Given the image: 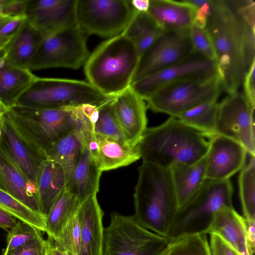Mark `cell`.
Instances as JSON below:
<instances>
[{
	"instance_id": "cell-7",
	"label": "cell",
	"mask_w": 255,
	"mask_h": 255,
	"mask_svg": "<svg viewBox=\"0 0 255 255\" xmlns=\"http://www.w3.org/2000/svg\"><path fill=\"white\" fill-rule=\"evenodd\" d=\"M233 193L229 179H206L189 201L178 210L168 238L203 232L218 211L225 206H233Z\"/></svg>"
},
{
	"instance_id": "cell-5",
	"label": "cell",
	"mask_w": 255,
	"mask_h": 255,
	"mask_svg": "<svg viewBox=\"0 0 255 255\" xmlns=\"http://www.w3.org/2000/svg\"><path fill=\"white\" fill-rule=\"evenodd\" d=\"M223 91L220 78L215 73L164 86L144 100L153 112L177 118L196 106L217 101Z\"/></svg>"
},
{
	"instance_id": "cell-47",
	"label": "cell",
	"mask_w": 255,
	"mask_h": 255,
	"mask_svg": "<svg viewBox=\"0 0 255 255\" xmlns=\"http://www.w3.org/2000/svg\"><path fill=\"white\" fill-rule=\"evenodd\" d=\"M246 223L248 250L249 255H254L255 251V221H249L246 222Z\"/></svg>"
},
{
	"instance_id": "cell-45",
	"label": "cell",
	"mask_w": 255,
	"mask_h": 255,
	"mask_svg": "<svg viewBox=\"0 0 255 255\" xmlns=\"http://www.w3.org/2000/svg\"><path fill=\"white\" fill-rule=\"evenodd\" d=\"M28 0H5L3 13L8 16L26 15Z\"/></svg>"
},
{
	"instance_id": "cell-25",
	"label": "cell",
	"mask_w": 255,
	"mask_h": 255,
	"mask_svg": "<svg viewBox=\"0 0 255 255\" xmlns=\"http://www.w3.org/2000/svg\"><path fill=\"white\" fill-rule=\"evenodd\" d=\"M43 39L26 19L2 51L1 56L7 65L29 69Z\"/></svg>"
},
{
	"instance_id": "cell-8",
	"label": "cell",
	"mask_w": 255,
	"mask_h": 255,
	"mask_svg": "<svg viewBox=\"0 0 255 255\" xmlns=\"http://www.w3.org/2000/svg\"><path fill=\"white\" fill-rule=\"evenodd\" d=\"M168 240L143 227L134 215L114 212L104 229L103 255H158Z\"/></svg>"
},
{
	"instance_id": "cell-36",
	"label": "cell",
	"mask_w": 255,
	"mask_h": 255,
	"mask_svg": "<svg viewBox=\"0 0 255 255\" xmlns=\"http://www.w3.org/2000/svg\"><path fill=\"white\" fill-rule=\"evenodd\" d=\"M77 212L68 222L58 238L54 239L58 246L72 255H78L80 247L81 226Z\"/></svg>"
},
{
	"instance_id": "cell-9",
	"label": "cell",
	"mask_w": 255,
	"mask_h": 255,
	"mask_svg": "<svg viewBox=\"0 0 255 255\" xmlns=\"http://www.w3.org/2000/svg\"><path fill=\"white\" fill-rule=\"evenodd\" d=\"M87 37L77 24L44 38L29 69L32 71L52 68H79L90 54Z\"/></svg>"
},
{
	"instance_id": "cell-23",
	"label": "cell",
	"mask_w": 255,
	"mask_h": 255,
	"mask_svg": "<svg viewBox=\"0 0 255 255\" xmlns=\"http://www.w3.org/2000/svg\"><path fill=\"white\" fill-rule=\"evenodd\" d=\"M196 8L186 0H149L148 14L163 31L189 30Z\"/></svg>"
},
{
	"instance_id": "cell-6",
	"label": "cell",
	"mask_w": 255,
	"mask_h": 255,
	"mask_svg": "<svg viewBox=\"0 0 255 255\" xmlns=\"http://www.w3.org/2000/svg\"><path fill=\"white\" fill-rule=\"evenodd\" d=\"M110 98L88 82L38 77L20 96L15 105L60 109L84 104L99 105Z\"/></svg>"
},
{
	"instance_id": "cell-14",
	"label": "cell",
	"mask_w": 255,
	"mask_h": 255,
	"mask_svg": "<svg viewBox=\"0 0 255 255\" xmlns=\"http://www.w3.org/2000/svg\"><path fill=\"white\" fill-rule=\"evenodd\" d=\"M189 30L163 31L140 57L132 83L178 62L193 53Z\"/></svg>"
},
{
	"instance_id": "cell-19",
	"label": "cell",
	"mask_w": 255,
	"mask_h": 255,
	"mask_svg": "<svg viewBox=\"0 0 255 255\" xmlns=\"http://www.w3.org/2000/svg\"><path fill=\"white\" fill-rule=\"evenodd\" d=\"M84 144L102 172L127 166L140 158L136 146L92 131H85Z\"/></svg>"
},
{
	"instance_id": "cell-16",
	"label": "cell",
	"mask_w": 255,
	"mask_h": 255,
	"mask_svg": "<svg viewBox=\"0 0 255 255\" xmlns=\"http://www.w3.org/2000/svg\"><path fill=\"white\" fill-rule=\"evenodd\" d=\"M77 0H28L26 15L44 38L77 24Z\"/></svg>"
},
{
	"instance_id": "cell-42",
	"label": "cell",
	"mask_w": 255,
	"mask_h": 255,
	"mask_svg": "<svg viewBox=\"0 0 255 255\" xmlns=\"http://www.w3.org/2000/svg\"><path fill=\"white\" fill-rule=\"evenodd\" d=\"M255 61L250 66L242 84L243 86V95L251 105L254 108H255Z\"/></svg>"
},
{
	"instance_id": "cell-46",
	"label": "cell",
	"mask_w": 255,
	"mask_h": 255,
	"mask_svg": "<svg viewBox=\"0 0 255 255\" xmlns=\"http://www.w3.org/2000/svg\"><path fill=\"white\" fill-rule=\"evenodd\" d=\"M213 0H206L204 3L196 10L193 24L202 28H205L208 19L211 15Z\"/></svg>"
},
{
	"instance_id": "cell-41",
	"label": "cell",
	"mask_w": 255,
	"mask_h": 255,
	"mask_svg": "<svg viewBox=\"0 0 255 255\" xmlns=\"http://www.w3.org/2000/svg\"><path fill=\"white\" fill-rule=\"evenodd\" d=\"M27 19L26 15L16 16H5L0 19V36L14 35Z\"/></svg>"
},
{
	"instance_id": "cell-4",
	"label": "cell",
	"mask_w": 255,
	"mask_h": 255,
	"mask_svg": "<svg viewBox=\"0 0 255 255\" xmlns=\"http://www.w3.org/2000/svg\"><path fill=\"white\" fill-rule=\"evenodd\" d=\"M139 60L134 42L123 33L108 39L92 52L84 65L88 82L107 97L130 87Z\"/></svg>"
},
{
	"instance_id": "cell-55",
	"label": "cell",
	"mask_w": 255,
	"mask_h": 255,
	"mask_svg": "<svg viewBox=\"0 0 255 255\" xmlns=\"http://www.w3.org/2000/svg\"><path fill=\"white\" fill-rule=\"evenodd\" d=\"M251 0V1H254L253 0ZM254 2H255V1H254Z\"/></svg>"
},
{
	"instance_id": "cell-12",
	"label": "cell",
	"mask_w": 255,
	"mask_h": 255,
	"mask_svg": "<svg viewBox=\"0 0 255 255\" xmlns=\"http://www.w3.org/2000/svg\"><path fill=\"white\" fill-rule=\"evenodd\" d=\"M215 134L237 141L250 156L255 155V108L243 93L228 94L218 103Z\"/></svg>"
},
{
	"instance_id": "cell-37",
	"label": "cell",
	"mask_w": 255,
	"mask_h": 255,
	"mask_svg": "<svg viewBox=\"0 0 255 255\" xmlns=\"http://www.w3.org/2000/svg\"><path fill=\"white\" fill-rule=\"evenodd\" d=\"M157 27H159L147 12H138L134 10L130 20L122 33L134 42L140 37Z\"/></svg>"
},
{
	"instance_id": "cell-30",
	"label": "cell",
	"mask_w": 255,
	"mask_h": 255,
	"mask_svg": "<svg viewBox=\"0 0 255 255\" xmlns=\"http://www.w3.org/2000/svg\"><path fill=\"white\" fill-rule=\"evenodd\" d=\"M66 189L54 203L45 218L46 233L56 239L61 231L77 213L81 203Z\"/></svg>"
},
{
	"instance_id": "cell-24",
	"label": "cell",
	"mask_w": 255,
	"mask_h": 255,
	"mask_svg": "<svg viewBox=\"0 0 255 255\" xmlns=\"http://www.w3.org/2000/svg\"><path fill=\"white\" fill-rule=\"evenodd\" d=\"M102 171L84 144L79 159L69 177L66 189L82 201L97 195Z\"/></svg>"
},
{
	"instance_id": "cell-28",
	"label": "cell",
	"mask_w": 255,
	"mask_h": 255,
	"mask_svg": "<svg viewBox=\"0 0 255 255\" xmlns=\"http://www.w3.org/2000/svg\"><path fill=\"white\" fill-rule=\"evenodd\" d=\"M38 77L28 69L6 64L0 57V99L8 108L16 104L20 96Z\"/></svg>"
},
{
	"instance_id": "cell-39",
	"label": "cell",
	"mask_w": 255,
	"mask_h": 255,
	"mask_svg": "<svg viewBox=\"0 0 255 255\" xmlns=\"http://www.w3.org/2000/svg\"><path fill=\"white\" fill-rule=\"evenodd\" d=\"M189 33L194 51L215 63L214 47L206 28L200 27L193 23L190 28Z\"/></svg>"
},
{
	"instance_id": "cell-50",
	"label": "cell",
	"mask_w": 255,
	"mask_h": 255,
	"mask_svg": "<svg viewBox=\"0 0 255 255\" xmlns=\"http://www.w3.org/2000/svg\"><path fill=\"white\" fill-rule=\"evenodd\" d=\"M132 8L138 12H147L149 6V0H130Z\"/></svg>"
},
{
	"instance_id": "cell-48",
	"label": "cell",
	"mask_w": 255,
	"mask_h": 255,
	"mask_svg": "<svg viewBox=\"0 0 255 255\" xmlns=\"http://www.w3.org/2000/svg\"><path fill=\"white\" fill-rule=\"evenodd\" d=\"M17 222L15 217L0 209V228L8 232Z\"/></svg>"
},
{
	"instance_id": "cell-11",
	"label": "cell",
	"mask_w": 255,
	"mask_h": 255,
	"mask_svg": "<svg viewBox=\"0 0 255 255\" xmlns=\"http://www.w3.org/2000/svg\"><path fill=\"white\" fill-rule=\"evenodd\" d=\"M77 106L54 109L15 105L10 108L46 151L81 124Z\"/></svg>"
},
{
	"instance_id": "cell-51",
	"label": "cell",
	"mask_w": 255,
	"mask_h": 255,
	"mask_svg": "<svg viewBox=\"0 0 255 255\" xmlns=\"http://www.w3.org/2000/svg\"><path fill=\"white\" fill-rule=\"evenodd\" d=\"M14 36L1 37L0 36V52L2 51L10 42Z\"/></svg>"
},
{
	"instance_id": "cell-3",
	"label": "cell",
	"mask_w": 255,
	"mask_h": 255,
	"mask_svg": "<svg viewBox=\"0 0 255 255\" xmlns=\"http://www.w3.org/2000/svg\"><path fill=\"white\" fill-rule=\"evenodd\" d=\"M138 173L134 216L147 230L168 238L178 208L170 169L142 162Z\"/></svg>"
},
{
	"instance_id": "cell-53",
	"label": "cell",
	"mask_w": 255,
	"mask_h": 255,
	"mask_svg": "<svg viewBox=\"0 0 255 255\" xmlns=\"http://www.w3.org/2000/svg\"><path fill=\"white\" fill-rule=\"evenodd\" d=\"M5 0H0V19L6 16L3 13V6Z\"/></svg>"
},
{
	"instance_id": "cell-35",
	"label": "cell",
	"mask_w": 255,
	"mask_h": 255,
	"mask_svg": "<svg viewBox=\"0 0 255 255\" xmlns=\"http://www.w3.org/2000/svg\"><path fill=\"white\" fill-rule=\"evenodd\" d=\"M112 98H110L99 105L98 117L94 127V132L102 135L126 141L113 112L111 104Z\"/></svg>"
},
{
	"instance_id": "cell-54",
	"label": "cell",
	"mask_w": 255,
	"mask_h": 255,
	"mask_svg": "<svg viewBox=\"0 0 255 255\" xmlns=\"http://www.w3.org/2000/svg\"><path fill=\"white\" fill-rule=\"evenodd\" d=\"M2 126H3V121H0V126L2 128Z\"/></svg>"
},
{
	"instance_id": "cell-26",
	"label": "cell",
	"mask_w": 255,
	"mask_h": 255,
	"mask_svg": "<svg viewBox=\"0 0 255 255\" xmlns=\"http://www.w3.org/2000/svg\"><path fill=\"white\" fill-rule=\"evenodd\" d=\"M67 176L63 167L47 159L42 164L37 180V196L41 214L46 218L51 207L65 190Z\"/></svg>"
},
{
	"instance_id": "cell-20",
	"label": "cell",
	"mask_w": 255,
	"mask_h": 255,
	"mask_svg": "<svg viewBox=\"0 0 255 255\" xmlns=\"http://www.w3.org/2000/svg\"><path fill=\"white\" fill-rule=\"evenodd\" d=\"M0 189L42 215L36 184L28 178L2 140L0 143Z\"/></svg>"
},
{
	"instance_id": "cell-15",
	"label": "cell",
	"mask_w": 255,
	"mask_h": 255,
	"mask_svg": "<svg viewBox=\"0 0 255 255\" xmlns=\"http://www.w3.org/2000/svg\"><path fill=\"white\" fill-rule=\"evenodd\" d=\"M217 73L216 64L195 52L186 58L132 83L130 87L144 100L164 86Z\"/></svg>"
},
{
	"instance_id": "cell-52",
	"label": "cell",
	"mask_w": 255,
	"mask_h": 255,
	"mask_svg": "<svg viewBox=\"0 0 255 255\" xmlns=\"http://www.w3.org/2000/svg\"><path fill=\"white\" fill-rule=\"evenodd\" d=\"M8 108L0 99V121H3L5 114L8 111Z\"/></svg>"
},
{
	"instance_id": "cell-18",
	"label": "cell",
	"mask_w": 255,
	"mask_h": 255,
	"mask_svg": "<svg viewBox=\"0 0 255 255\" xmlns=\"http://www.w3.org/2000/svg\"><path fill=\"white\" fill-rule=\"evenodd\" d=\"M111 104L126 140L135 146L147 128L145 101L130 87L113 97Z\"/></svg>"
},
{
	"instance_id": "cell-33",
	"label": "cell",
	"mask_w": 255,
	"mask_h": 255,
	"mask_svg": "<svg viewBox=\"0 0 255 255\" xmlns=\"http://www.w3.org/2000/svg\"><path fill=\"white\" fill-rule=\"evenodd\" d=\"M250 156L239 178L240 200L246 222L255 221V156Z\"/></svg>"
},
{
	"instance_id": "cell-44",
	"label": "cell",
	"mask_w": 255,
	"mask_h": 255,
	"mask_svg": "<svg viewBox=\"0 0 255 255\" xmlns=\"http://www.w3.org/2000/svg\"><path fill=\"white\" fill-rule=\"evenodd\" d=\"M163 30L157 27L134 41L140 57L151 46Z\"/></svg>"
},
{
	"instance_id": "cell-2",
	"label": "cell",
	"mask_w": 255,
	"mask_h": 255,
	"mask_svg": "<svg viewBox=\"0 0 255 255\" xmlns=\"http://www.w3.org/2000/svg\"><path fill=\"white\" fill-rule=\"evenodd\" d=\"M209 138L177 118L147 128L136 147L142 162L171 169L195 163L207 154Z\"/></svg>"
},
{
	"instance_id": "cell-21",
	"label": "cell",
	"mask_w": 255,
	"mask_h": 255,
	"mask_svg": "<svg viewBox=\"0 0 255 255\" xmlns=\"http://www.w3.org/2000/svg\"><path fill=\"white\" fill-rule=\"evenodd\" d=\"M77 213L81 226L78 255H103L104 212L99 204L97 195H91L82 201Z\"/></svg>"
},
{
	"instance_id": "cell-13",
	"label": "cell",
	"mask_w": 255,
	"mask_h": 255,
	"mask_svg": "<svg viewBox=\"0 0 255 255\" xmlns=\"http://www.w3.org/2000/svg\"><path fill=\"white\" fill-rule=\"evenodd\" d=\"M2 142L22 170L37 186L42 163L47 159L45 149L9 108L2 126Z\"/></svg>"
},
{
	"instance_id": "cell-27",
	"label": "cell",
	"mask_w": 255,
	"mask_h": 255,
	"mask_svg": "<svg viewBox=\"0 0 255 255\" xmlns=\"http://www.w3.org/2000/svg\"><path fill=\"white\" fill-rule=\"evenodd\" d=\"M206 166L205 155L195 163L170 169L178 210L189 201L206 179Z\"/></svg>"
},
{
	"instance_id": "cell-22",
	"label": "cell",
	"mask_w": 255,
	"mask_h": 255,
	"mask_svg": "<svg viewBox=\"0 0 255 255\" xmlns=\"http://www.w3.org/2000/svg\"><path fill=\"white\" fill-rule=\"evenodd\" d=\"M247 223L233 208L227 206L213 216L203 233L219 236L240 255H249L247 244Z\"/></svg>"
},
{
	"instance_id": "cell-40",
	"label": "cell",
	"mask_w": 255,
	"mask_h": 255,
	"mask_svg": "<svg viewBox=\"0 0 255 255\" xmlns=\"http://www.w3.org/2000/svg\"><path fill=\"white\" fill-rule=\"evenodd\" d=\"M1 255H47L46 241L41 231L33 240L13 250H3Z\"/></svg>"
},
{
	"instance_id": "cell-17",
	"label": "cell",
	"mask_w": 255,
	"mask_h": 255,
	"mask_svg": "<svg viewBox=\"0 0 255 255\" xmlns=\"http://www.w3.org/2000/svg\"><path fill=\"white\" fill-rule=\"evenodd\" d=\"M206 155V178L225 180L244 167L248 152L237 141L220 134L209 138Z\"/></svg>"
},
{
	"instance_id": "cell-38",
	"label": "cell",
	"mask_w": 255,
	"mask_h": 255,
	"mask_svg": "<svg viewBox=\"0 0 255 255\" xmlns=\"http://www.w3.org/2000/svg\"><path fill=\"white\" fill-rule=\"evenodd\" d=\"M40 231L34 227L19 220L8 232L6 246L4 250H13L26 244L34 239Z\"/></svg>"
},
{
	"instance_id": "cell-31",
	"label": "cell",
	"mask_w": 255,
	"mask_h": 255,
	"mask_svg": "<svg viewBox=\"0 0 255 255\" xmlns=\"http://www.w3.org/2000/svg\"><path fill=\"white\" fill-rule=\"evenodd\" d=\"M158 255H211L207 234L195 232L169 240Z\"/></svg>"
},
{
	"instance_id": "cell-10",
	"label": "cell",
	"mask_w": 255,
	"mask_h": 255,
	"mask_svg": "<svg viewBox=\"0 0 255 255\" xmlns=\"http://www.w3.org/2000/svg\"><path fill=\"white\" fill-rule=\"evenodd\" d=\"M134 10L128 0H77V23L88 36L109 39L123 32Z\"/></svg>"
},
{
	"instance_id": "cell-29",
	"label": "cell",
	"mask_w": 255,
	"mask_h": 255,
	"mask_svg": "<svg viewBox=\"0 0 255 255\" xmlns=\"http://www.w3.org/2000/svg\"><path fill=\"white\" fill-rule=\"evenodd\" d=\"M84 146V129L81 125L52 144L46 150L47 159L60 164L64 168L67 181L80 156Z\"/></svg>"
},
{
	"instance_id": "cell-34",
	"label": "cell",
	"mask_w": 255,
	"mask_h": 255,
	"mask_svg": "<svg viewBox=\"0 0 255 255\" xmlns=\"http://www.w3.org/2000/svg\"><path fill=\"white\" fill-rule=\"evenodd\" d=\"M0 209L19 220L46 232L45 217L0 189Z\"/></svg>"
},
{
	"instance_id": "cell-49",
	"label": "cell",
	"mask_w": 255,
	"mask_h": 255,
	"mask_svg": "<svg viewBox=\"0 0 255 255\" xmlns=\"http://www.w3.org/2000/svg\"><path fill=\"white\" fill-rule=\"evenodd\" d=\"M46 241L47 255H72L58 246L52 238L48 236Z\"/></svg>"
},
{
	"instance_id": "cell-43",
	"label": "cell",
	"mask_w": 255,
	"mask_h": 255,
	"mask_svg": "<svg viewBox=\"0 0 255 255\" xmlns=\"http://www.w3.org/2000/svg\"><path fill=\"white\" fill-rule=\"evenodd\" d=\"M211 255H240L238 253L219 236L210 234Z\"/></svg>"
},
{
	"instance_id": "cell-1",
	"label": "cell",
	"mask_w": 255,
	"mask_h": 255,
	"mask_svg": "<svg viewBox=\"0 0 255 255\" xmlns=\"http://www.w3.org/2000/svg\"><path fill=\"white\" fill-rule=\"evenodd\" d=\"M255 16L239 0H213L206 29L212 41L216 66L223 90L238 91L255 61Z\"/></svg>"
},
{
	"instance_id": "cell-32",
	"label": "cell",
	"mask_w": 255,
	"mask_h": 255,
	"mask_svg": "<svg viewBox=\"0 0 255 255\" xmlns=\"http://www.w3.org/2000/svg\"><path fill=\"white\" fill-rule=\"evenodd\" d=\"M217 101L196 106L177 117L188 126L202 132L208 138L215 135Z\"/></svg>"
}]
</instances>
